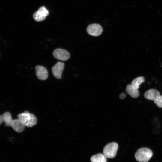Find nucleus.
<instances>
[{
	"instance_id": "nucleus-7",
	"label": "nucleus",
	"mask_w": 162,
	"mask_h": 162,
	"mask_svg": "<svg viewBox=\"0 0 162 162\" xmlns=\"http://www.w3.org/2000/svg\"><path fill=\"white\" fill-rule=\"evenodd\" d=\"M36 76L38 78L42 80H45L48 78V72L44 67L38 65L35 67Z\"/></svg>"
},
{
	"instance_id": "nucleus-9",
	"label": "nucleus",
	"mask_w": 162,
	"mask_h": 162,
	"mask_svg": "<svg viewBox=\"0 0 162 162\" xmlns=\"http://www.w3.org/2000/svg\"><path fill=\"white\" fill-rule=\"evenodd\" d=\"M13 129L16 132H21L25 128V126L21 121L17 118L13 120L10 125Z\"/></svg>"
},
{
	"instance_id": "nucleus-2",
	"label": "nucleus",
	"mask_w": 162,
	"mask_h": 162,
	"mask_svg": "<svg viewBox=\"0 0 162 162\" xmlns=\"http://www.w3.org/2000/svg\"><path fill=\"white\" fill-rule=\"evenodd\" d=\"M152 155V152L149 148L143 147L137 151L135 154V157L139 162H147Z\"/></svg>"
},
{
	"instance_id": "nucleus-10",
	"label": "nucleus",
	"mask_w": 162,
	"mask_h": 162,
	"mask_svg": "<svg viewBox=\"0 0 162 162\" xmlns=\"http://www.w3.org/2000/svg\"><path fill=\"white\" fill-rule=\"evenodd\" d=\"M125 90L128 94L134 98H137L140 94L139 91L131 84L128 85L126 87Z\"/></svg>"
},
{
	"instance_id": "nucleus-3",
	"label": "nucleus",
	"mask_w": 162,
	"mask_h": 162,
	"mask_svg": "<svg viewBox=\"0 0 162 162\" xmlns=\"http://www.w3.org/2000/svg\"><path fill=\"white\" fill-rule=\"evenodd\" d=\"M118 148V146L117 143H110L107 144L104 147L103 154L107 158H113L116 155Z\"/></svg>"
},
{
	"instance_id": "nucleus-16",
	"label": "nucleus",
	"mask_w": 162,
	"mask_h": 162,
	"mask_svg": "<svg viewBox=\"0 0 162 162\" xmlns=\"http://www.w3.org/2000/svg\"><path fill=\"white\" fill-rule=\"evenodd\" d=\"M38 10L43 14L46 17L49 14V12L46 8L44 6L40 7Z\"/></svg>"
},
{
	"instance_id": "nucleus-12",
	"label": "nucleus",
	"mask_w": 162,
	"mask_h": 162,
	"mask_svg": "<svg viewBox=\"0 0 162 162\" xmlns=\"http://www.w3.org/2000/svg\"><path fill=\"white\" fill-rule=\"evenodd\" d=\"M3 121L5 122V126H10L11 122L13 119H12L10 113L9 112H6L2 115Z\"/></svg>"
},
{
	"instance_id": "nucleus-5",
	"label": "nucleus",
	"mask_w": 162,
	"mask_h": 162,
	"mask_svg": "<svg viewBox=\"0 0 162 162\" xmlns=\"http://www.w3.org/2000/svg\"><path fill=\"white\" fill-rule=\"evenodd\" d=\"M87 31L90 35L97 36L101 34L103 31V28L102 26L99 24H93L88 26Z\"/></svg>"
},
{
	"instance_id": "nucleus-1",
	"label": "nucleus",
	"mask_w": 162,
	"mask_h": 162,
	"mask_svg": "<svg viewBox=\"0 0 162 162\" xmlns=\"http://www.w3.org/2000/svg\"><path fill=\"white\" fill-rule=\"evenodd\" d=\"M17 118L25 126L31 127L34 126L37 122V119L35 116L28 111L24 112L17 115Z\"/></svg>"
},
{
	"instance_id": "nucleus-13",
	"label": "nucleus",
	"mask_w": 162,
	"mask_h": 162,
	"mask_svg": "<svg viewBox=\"0 0 162 162\" xmlns=\"http://www.w3.org/2000/svg\"><path fill=\"white\" fill-rule=\"evenodd\" d=\"M144 78L142 76H140L134 79L131 82V85L135 88L138 89L140 87V85L144 82Z\"/></svg>"
},
{
	"instance_id": "nucleus-17",
	"label": "nucleus",
	"mask_w": 162,
	"mask_h": 162,
	"mask_svg": "<svg viewBox=\"0 0 162 162\" xmlns=\"http://www.w3.org/2000/svg\"><path fill=\"white\" fill-rule=\"evenodd\" d=\"M126 96V95L124 93H121L119 95V98L121 99H124L125 98Z\"/></svg>"
},
{
	"instance_id": "nucleus-18",
	"label": "nucleus",
	"mask_w": 162,
	"mask_h": 162,
	"mask_svg": "<svg viewBox=\"0 0 162 162\" xmlns=\"http://www.w3.org/2000/svg\"><path fill=\"white\" fill-rule=\"evenodd\" d=\"M4 122L3 118L2 116V115H1L0 116V123L1 124Z\"/></svg>"
},
{
	"instance_id": "nucleus-14",
	"label": "nucleus",
	"mask_w": 162,
	"mask_h": 162,
	"mask_svg": "<svg viewBox=\"0 0 162 162\" xmlns=\"http://www.w3.org/2000/svg\"><path fill=\"white\" fill-rule=\"evenodd\" d=\"M33 17L34 20L37 21H43L46 17L44 14L38 10L34 13Z\"/></svg>"
},
{
	"instance_id": "nucleus-11",
	"label": "nucleus",
	"mask_w": 162,
	"mask_h": 162,
	"mask_svg": "<svg viewBox=\"0 0 162 162\" xmlns=\"http://www.w3.org/2000/svg\"><path fill=\"white\" fill-rule=\"evenodd\" d=\"M92 162H106V157L104 154H98L92 156L91 158Z\"/></svg>"
},
{
	"instance_id": "nucleus-8",
	"label": "nucleus",
	"mask_w": 162,
	"mask_h": 162,
	"mask_svg": "<svg viewBox=\"0 0 162 162\" xmlns=\"http://www.w3.org/2000/svg\"><path fill=\"white\" fill-rule=\"evenodd\" d=\"M160 95V92L154 89H149L146 91L144 94V96L146 98L154 101Z\"/></svg>"
},
{
	"instance_id": "nucleus-6",
	"label": "nucleus",
	"mask_w": 162,
	"mask_h": 162,
	"mask_svg": "<svg viewBox=\"0 0 162 162\" xmlns=\"http://www.w3.org/2000/svg\"><path fill=\"white\" fill-rule=\"evenodd\" d=\"M64 66V63L58 62L52 67V72L55 77L59 79L61 78Z\"/></svg>"
},
{
	"instance_id": "nucleus-15",
	"label": "nucleus",
	"mask_w": 162,
	"mask_h": 162,
	"mask_svg": "<svg viewBox=\"0 0 162 162\" xmlns=\"http://www.w3.org/2000/svg\"><path fill=\"white\" fill-rule=\"evenodd\" d=\"M154 103L159 108H162V95H160L154 100Z\"/></svg>"
},
{
	"instance_id": "nucleus-4",
	"label": "nucleus",
	"mask_w": 162,
	"mask_h": 162,
	"mask_svg": "<svg viewBox=\"0 0 162 162\" xmlns=\"http://www.w3.org/2000/svg\"><path fill=\"white\" fill-rule=\"evenodd\" d=\"M53 55L56 59L63 61L68 60L70 57V54L68 51L61 48L55 50L53 52Z\"/></svg>"
}]
</instances>
